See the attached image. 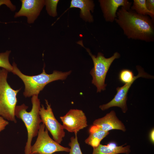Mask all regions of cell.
Returning <instances> with one entry per match:
<instances>
[{
	"mask_svg": "<svg viewBox=\"0 0 154 154\" xmlns=\"http://www.w3.org/2000/svg\"><path fill=\"white\" fill-rule=\"evenodd\" d=\"M37 154V153H34V154Z\"/></svg>",
	"mask_w": 154,
	"mask_h": 154,
	"instance_id": "cell-24",
	"label": "cell"
},
{
	"mask_svg": "<svg viewBox=\"0 0 154 154\" xmlns=\"http://www.w3.org/2000/svg\"><path fill=\"white\" fill-rule=\"evenodd\" d=\"M89 131V135L85 142L93 148L98 147L101 141L109 133V131H104L93 125L90 127Z\"/></svg>",
	"mask_w": 154,
	"mask_h": 154,
	"instance_id": "cell-15",
	"label": "cell"
},
{
	"mask_svg": "<svg viewBox=\"0 0 154 154\" xmlns=\"http://www.w3.org/2000/svg\"><path fill=\"white\" fill-rule=\"evenodd\" d=\"M11 50H7L5 52L0 53V67L7 70L9 72H12L13 66L9 62V55Z\"/></svg>",
	"mask_w": 154,
	"mask_h": 154,
	"instance_id": "cell-17",
	"label": "cell"
},
{
	"mask_svg": "<svg viewBox=\"0 0 154 154\" xmlns=\"http://www.w3.org/2000/svg\"><path fill=\"white\" fill-rule=\"evenodd\" d=\"M70 148L63 146L52 139L48 131L43 124H41L37 137L34 145L31 146L30 154H54L57 152H69Z\"/></svg>",
	"mask_w": 154,
	"mask_h": 154,
	"instance_id": "cell-6",
	"label": "cell"
},
{
	"mask_svg": "<svg viewBox=\"0 0 154 154\" xmlns=\"http://www.w3.org/2000/svg\"><path fill=\"white\" fill-rule=\"evenodd\" d=\"M116 15L115 21L127 38L146 42L154 41V21L148 16L122 7L118 9Z\"/></svg>",
	"mask_w": 154,
	"mask_h": 154,
	"instance_id": "cell-1",
	"label": "cell"
},
{
	"mask_svg": "<svg viewBox=\"0 0 154 154\" xmlns=\"http://www.w3.org/2000/svg\"><path fill=\"white\" fill-rule=\"evenodd\" d=\"M31 102L32 108L29 112L27 110L28 107L25 104L16 106L15 115L24 122L27 132V139L25 147V154H30L33 138L38 135L41 120L39 114L40 103L38 95L32 96Z\"/></svg>",
	"mask_w": 154,
	"mask_h": 154,
	"instance_id": "cell-3",
	"label": "cell"
},
{
	"mask_svg": "<svg viewBox=\"0 0 154 154\" xmlns=\"http://www.w3.org/2000/svg\"><path fill=\"white\" fill-rule=\"evenodd\" d=\"M154 130L153 129L150 131L149 133V139L151 142L154 144Z\"/></svg>",
	"mask_w": 154,
	"mask_h": 154,
	"instance_id": "cell-23",
	"label": "cell"
},
{
	"mask_svg": "<svg viewBox=\"0 0 154 154\" xmlns=\"http://www.w3.org/2000/svg\"><path fill=\"white\" fill-rule=\"evenodd\" d=\"M8 72L4 69H0V116L16 123L15 111L20 89L14 90L9 85L7 81Z\"/></svg>",
	"mask_w": 154,
	"mask_h": 154,
	"instance_id": "cell-4",
	"label": "cell"
},
{
	"mask_svg": "<svg viewBox=\"0 0 154 154\" xmlns=\"http://www.w3.org/2000/svg\"><path fill=\"white\" fill-rule=\"evenodd\" d=\"M21 6L19 10L16 12L14 17L25 16L29 24L33 23L39 15L44 6L45 0H21Z\"/></svg>",
	"mask_w": 154,
	"mask_h": 154,
	"instance_id": "cell-9",
	"label": "cell"
},
{
	"mask_svg": "<svg viewBox=\"0 0 154 154\" xmlns=\"http://www.w3.org/2000/svg\"><path fill=\"white\" fill-rule=\"evenodd\" d=\"M3 5H6L12 11H14L16 9L15 6L12 4L10 0H0V6Z\"/></svg>",
	"mask_w": 154,
	"mask_h": 154,
	"instance_id": "cell-20",
	"label": "cell"
},
{
	"mask_svg": "<svg viewBox=\"0 0 154 154\" xmlns=\"http://www.w3.org/2000/svg\"><path fill=\"white\" fill-rule=\"evenodd\" d=\"M77 43L86 49L92 60L94 67L90 72L92 77V83L96 87L97 92L104 90L107 85L105 83L107 74L114 60L120 58V54L116 52L112 56L107 58L102 53L99 52L96 56L91 53L89 49L84 46L82 41H79Z\"/></svg>",
	"mask_w": 154,
	"mask_h": 154,
	"instance_id": "cell-5",
	"label": "cell"
},
{
	"mask_svg": "<svg viewBox=\"0 0 154 154\" xmlns=\"http://www.w3.org/2000/svg\"><path fill=\"white\" fill-rule=\"evenodd\" d=\"M46 108L42 105L40 108L39 114L42 123L51 134L53 139L60 144L65 136L64 129L55 118L51 105L45 100Z\"/></svg>",
	"mask_w": 154,
	"mask_h": 154,
	"instance_id": "cell-7",
	"label": "cell"
},
{
	"mask_svg": "<svg viewBox=\"0 0 154 154\" xmlns=\"http://www.w3.org/2000/svg\"><path fill=\"white\" fill-rule=\"evenodd\" d=\"M58 0H45L46 9L49 15L52 17L57 15V6Z\"/></svg>",
	"mask_w": 154,
	"mask_h": 154,
	"instance_id": "cell-19",
	"label": "cell"
},
{
	"mask_svg": "<svg viewBox=\"0 0 154 154\" xmlns=\"http://www.w3.org/2000/svg\"><path fill=\"white\" fill-rule=\"evenodd\" d=\"M9 123L8 121L0 116V132L5 129Z\"/></svg>",
	"mask_w": 154,
	"mask_h": 154,
	"instance_id": "cell-22",
	"label": "cell"
},
{
	"mask_svg": "<svg viewBox=\"0 0 154 154\" xmlns=\"http://www.w3.org/2000/svg\"><path fill=\"white\" fill-rule=\"evenodd\" d=\"M117 146L114 142H111L107 145L100 144L97 148H93L92 154H117L124 153L129 154L131 151L130 146Z\"/></svg>",
	"mask_w": 154,
	"mask_h": 154,
	"instance_id": "cell-14",
	"label": "cell"
},
{
	"mask_svg": "<svg viewBox=\"0 0 154 154\" xmlns=\"http://www.w3.org/2000/svg\"><path fill=\"white\" fill-rule=\"evenodd\" d=\"M146 5L147 9L154 15V0H146Z\"/></svg>",
	"mask_w": 154,
	"mask_h": 154,
	"instance_id": "cell-21",
	"label": "cell"
},
{
	"mask_svg": "<svg viewBox=\"0 0 154 154\" xmlns=\"http://www.w3.org/2000/svg\"><path fill=\"white\" fill-rule=\"evenodd\" d=\"M145 2L146 0H134L133 5L131 6L130 9L138 14L149 15L154 21V15L147 9Z\"/></svg>",
	"mask_w": 154,
	"mask_h": 154,
	"instance_id": "cell-16",
	"label": "cell"
},
{
	"mask_svg": "<svg viewBox=\"0 0 154 154\" xmlns=\"http://www.w3.org/2000/svg\"><path fill=\"white\" fill-rule=\"evenodd\" d=\"M99 2L105 21L111 23L115 21L120 7L129 10L132 4V3L127 0H100Z\"/></svg>",
	"mask_w": 154,
	"mask_h": 154,
	"instance_id": "cell-10",
	"label": "cell"
},
{
	"mask_svg": "<svg viewBox=\"0 0 154 154\" xmlns=\"http://www.w3.org/2000/svg\"><path fill=\"white\" fill-rule=\"evenodd\" d=\"M74 136L71 137L69 143L70 147L69 154H83L78 142L77 133H75Z\"/></svg>",
	"mask_w": 154,
	"mask_h": 154,
	"instance_id": "cell-18",
	"label": "cell"
},
{
	"mask_svg": "<svg viewBox=\"0 0 154 154\" xmlns=\"http://www.w3.org/2000/svg\"><path fill=\"white\" fill-rule=\"evenodd\" d=\"M12 66V72L17 76L24 83L25 88L23 94L26 98L38 95L49 83L55 80H65L71 72V71L63 72L54 70L52 74H48L46 72L44 67L41 74L31 76L23 74L15 62L13 63Z\"/></svg>",
	"mask_w": 154,
	"mask_h": 154,
	"instance_id": "cell-2",
	"label": "cell"
},
{
	"mask_svg": "<svg viewBox=\"0 0 154 154\" xmlns=\"http://www.w3.org/2000/svg\"><path fill=\"white\" fill-rule=\"evenodd\" d=\"M134 81L125 84L122 87H117V93L114 98L107 104L100 105V108L104 111L112 107H118L121 108L123 112L125 113L127 110L126 104L127 93Z\"/></svg>",
	"mask_w": 154,
	"mask_h": 154,
	"instance_id": "cell-11",
	"label": "cell"
},
{
	"mask_svg": "<svg viewBox=\"0 0 154 154\" xmlns=\"http://www.w3.org/2000/svg\"><path fill=\"white\" fill-rule=\"evenodd\" d=\"M93 123L106 131L113 129L120 130L124 132L126 131L124 124L118 119L115 112L113 110L104 117L96 119Z\"/></svg>",
	"mask_w": 154,
	"mask_h": 154,
	"instance_id": "cell-12",
	"label": "cell"
},
{
	"mask_svg": "<svg viewBox=\"0 0 154 154\" xmlns=\"http://www.w3.org/2000/svg\"><path fill=\"white\" fill-rule=\"evenodd\" d=\"M54 154H55V153H54Z\"/></svg>",
	"mask_w": 154,
	"mask_h": 154,
	"instance_id": "cell-25",
	"label": "cell"
},
{
	"mask_svg": "<svg viewBox=\"0 0 154 154\" xmlns=\"http://www.w3.org/2000/svg\"><path fill=\"white\" fill-rule=\"evenodd\" d=\"M94 4L91 0H72L69 8H77L80 9V16L86 22L92 23L94 18L91 12H93Z\"/></svg>",
	"mask_w": 154,
	"mask_h": 154,
	"instance_id": "cell-13",
	"label": "cell"
},
{
	"mask_svg": "<svg viewBox=\"0 0 154 154\" xmlns=\"http://www.w3.org/2000/svg\"><path fill=\"white\" fill-rule=\"evenodd\" d=\"M60 119L64 129L74 133H78L88 125L86 116L80 110L70 109L65 115L60 116Z\"/></svg>",
	"mask_w": 154,
	"mask_h": 154,
	"instance_id": "cell-8",
	"label": "cell"
}]
</instances>
